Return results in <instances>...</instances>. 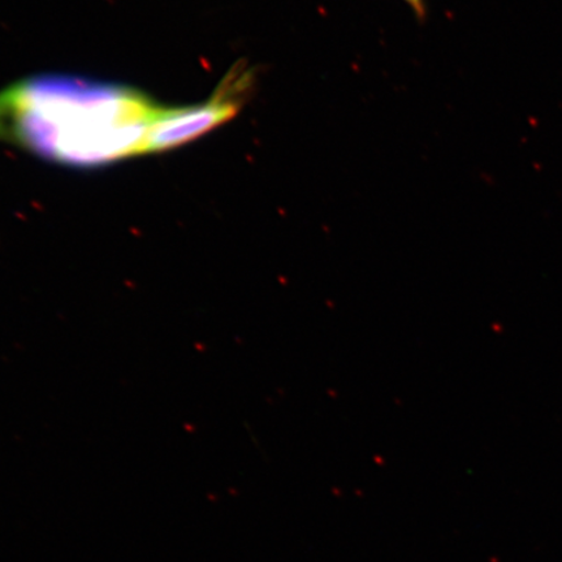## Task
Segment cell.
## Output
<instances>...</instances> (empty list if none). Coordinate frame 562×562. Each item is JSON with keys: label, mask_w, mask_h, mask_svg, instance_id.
I'll use <instances>...</instances> for the list:
<instances>
[{"label": "cell", "mask_w": 562, "mask_h": 562, "mask_svg": "<svg viewBox=\"0 0 562 562\" xmlns=\"http://www.w3.org/2000/svg\"><path fill=\"white\" fill-rule=\"evenodd\" d=\"M165 105L140 91L80 77H30L0 93L2 139L34 156L93 168L144 156Z\"/></svg>", "instance_id": "6da1fadb"}, {"label": "cell", "mask_w": 562, "mask_h": 562, "mask_svg": "<svg viewBox=\"0 0 562 562\" xmlns=\"http://www.w3.org/2000/svg\"><path fill=\"white\" fill-rule=\"evenodd\" d=\"M252 86V74L237 65L210 100L184 108H164L153 124L145 154L164 153L207 135L237 116Z\"/></svg>", "instance_id": "7a4b0ae2"}, {"label": "cell", "mask_w": 562, "mask_h": 562, "mask_svg": "<svg viewBox=\"0 0 562 562\" xmlns=\"http://www.w3.org/2000/svg\"><path fill=\"white\" fill-rule=\"evenodd\" d=\"M405 2L409 4L414 11H416L419 18L425 16L426 9L424 0H405Z\"/></svg>", "instance_id": "3957f363"}, {"label": "cell", "mask_w": 562, "mask_h": 562, "mask_svg": "<svg viewBox=\"0 0 562 562\" xmlns=\"http://www.w3.org/2000/svg\"><path fill=\"white\" fill-rule=\"evenodd\" d=\"M0 139H2V126H0Z\"/></svg>", "instance_id": "277c9868"}]
</instances>
